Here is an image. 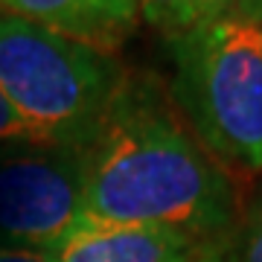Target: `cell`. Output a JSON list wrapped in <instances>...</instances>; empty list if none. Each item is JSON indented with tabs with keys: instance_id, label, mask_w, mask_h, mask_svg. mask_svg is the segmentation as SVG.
I'll return each instance as SVG.
<instances>
[{
	"instance_id": "obj_1",
	"label": "cell",
	"mask_w": 262,
	"mask_h": 262,
	"mask_svg": "<svg viewBox=\"0 0 262 262\" xmlns=\"http://www.w3.org/2000/svg\"><path fill=\"white\" fill-rule=\"evenodd\" d=\"M84 215L175 227L222 245L236 227V189L219 158L172 114L158 84L125 73L88 143Z\"/></svg>"
},
{
	"instance_id": "obj_2",
	"label": "cell",
	"mask_w": 262,
	"mask_h": 262,
	"mask_svg": "<svg viewBox=\"0 0 262 262\" xmlns=\"http://www.w3.org/2000/svg\"><path fill=\"white\" fill-rule=\"evenodd\" d=\"M172 99L219 160L262 172V20L227 15L169 38Z\"/></svg>"
},
{
	"instance_id": "obj_3",
	"label": "cell",
	"mask_w": 262,
	"mask_h": 262,
	"mask_svg": "<svg viewBox=\"0 0 262 262\" xmlns=\"http://www.w3.org/2000/svg\"><path fill=\"white\" fill-rule=\"evenodd\" d=\"M122 79L114 56L0 12V94L56 146L94 140Z\"/></svg>"
},
{
	"instance_id": "obj_4",
	"label": "cell",
	"mask_w": 262,
	"mask_h": 262,
	"mask_svg": "<svg viewBox=\"0 0 262 262\" xmlns=\"http://www.w3.org/2000/svg\"><path fill=\"white\" fill-rule=\"evenodd\" d=\"M88 146L0 151V245L53 251L84 219Z\"/></svg>"
},
{
	"instance_id": "obj_5",
	"label": "cell",
	"mask_w": 262,
	"mask_h": 262,
	"mask_svg": "<svg viewBox=\"0 0 262 262\" xmlns=\"http://www.w3.org/2000/svg\"><path fill=\"white\" fill-rule=\"evenodd\" d=\"M222 245L175 227L111 225L84 215L50 256L53 262H207Z\"/></svg>"
},
{
	"instance_id": "obj_6",
	"label": "cell",
	"mask_w": 262,
	"mask_h": 262,
	"mask_svg": "<svg viewBox=\"0 0 262 262\" xmlns=\"http://www.w3.org/2000/svg\"><path fill=\"white\" fill-rule=\"evenodd\" d=\"M0 12L32 20L108 56L140 24L137 0H0Z\"/></svg>"
},
{
	"instance_id": "obj_7",
	"label": "cell",
	"mask_w": 262,
	"mask_h": 262,
	"mask_svg": "<svg viewBox=\"0 0 262 262\" xmlns=\"http://www.w3.org/2000/svg\"><path fill=\"white\" fill-rule=\"evenodd\" d=\"M137 6L140 20L155 27L169 41L233 15L239 9V0H137Z\"/></svg>"
},
{
	"instance_id": "obj_8",
	"label": "cell",
	"mask_w": 262,
	"mask_h": 262,
	"mask_svg": "<svg viewBox=\"0 0 262 262\" xmlns=\"http://www.w3.org/2000/svg\"><path fill=\"white\" fill-rule=\"evenodd\" d=\"M38 146H56L44 131H38L35 125H29L20 117L12 102L0 94V151L12 149H38Z\"/></svg>"
},
{
	"instance_id": "obj_9",
	"label": "cell",
	"mask_w": 262,
	"mask_h": 262,
	"mask_svg": "<svg viewBox=\"0 0 262 262\" xmlns=\"http://www.w3.org/2000/svg\"><path fill=\"white\" fill-rule=\"evenodd\" d=\"M207 262H262V207L248 219L242 233L215 248Z\"/></svg>"
},
{
	"instance_id": "obj_10",
	"label": "cell",
	"mask_w": 262,
	"mask_h": 262,
	"mask_svg": "<svg viewBox=\"0 0 262 262\" xmlns=\"http://www.w3.org/2000/svg\"><path fill=\"white\" fill-rule=\"evenodd\" d=\"M0 262H53V256L47 251H35V248L0 245Z\"/></svg>"
},
{
	"instance_id": "obj_11",
	"label": "cell",
	"mask_w": 262,
	"mask_h": 262,
	"mask_svg": "<svg viewBox=\"0 0 262 262\" xmlns=\"http://www.w3.org/2000/svg\"><path fill=\"white\" fill-rule=\"evenodd\" d=\"M239 15H248L253 20H262V0H239Z\"/></svg>"
}]
</instances>
